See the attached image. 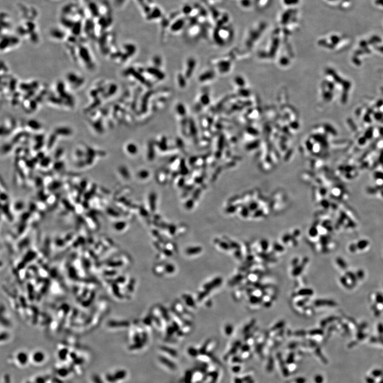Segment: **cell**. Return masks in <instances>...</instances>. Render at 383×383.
Masks as SVG:
<instances>
[{"label":"cell","mask_w":383,"mask_h":383,"mask_svg":"<svg viewBox=\"0 0 383 383\" xmlns=\"http://www.w3.org/2000/svg\"><path fill=\"white\" fill-rule=\"evenodd\" d=\"M66 81L68 87L72 89L77 90L83 86L85 79L76 72L70 71L66 75Z\"/></svg>","instance_id":"2"},{"label":"cell","mask_w":383,"mask_h":383,"mask_svg":"<svg viewBox=\"0 0 383 383\" xmlns=\"http://www.w3.org/2000/svg\"><path fill=\"white\" fill-rule=\"evenodd\" d=\"M27 125L29 127L34 130H39L42 127V125L38 121L36 120H30L27 122Z\"/></svg>","instance_id":"8"},{"label":"cell","mask_w":383,"mask_h":383,"mask_svg":"<svg viewBox=\"0 0 383 383\" xmlns=\"http://www.w3.org/2000/svg\"><path fill=\"white\" fill-rule=\"evenodd\" d=\"M55 132H57V133H58L60 134L61 135H66V136H69L72 134V130L70 128L66 126H61L57 127L55 129Z\"/></svg>","instance_id":"7"},{"label":"cell","mask_w":383,"mask_h":383,"mask_svg":"<svg viewBox=\"0 0 383 383\" xmlns=\"http://www.w3.org/2000/svg\"><path fill=\"white\" fill-rule=\"evenodd\" d=\"M373 376H375V377H378V376H381V374H382V372L379 370H375L373 371Z\"/></svg>","instance_id":"9"},{"label":"cell","mask_w":383,"mask_h":383,"mask_svg":"<svg viewBox=\"0 0 383 383\" xmlns=\"http://www.w3.org/2000/svg\"><path fill=\"white\" fill-rule=\"evenodd\" d=\"M19 43V39L18 37L11 36H3V37L1 38V51H6L7 50L13 47H16Z\"/></svg>","instance_id":"3"},{"label":"cell","mask_w":383,"mask_h":383,"mask_svg":"<svg viewBox=\"0 0 383 383\" xmlns=\"http://www.w3.org/2000/svg\"><path fill=\"white\" fill-rule=\"evenodd\" d=\"M77 49V59H79L84 66L89 70H93L95 67V64L94 58L92 55L91 52L87 47L83 45L79 46Z\"/></svg>","instance_id":"1"},{"label":"cell","mask_w":383,"mask_h":383,"mask_svg":"<svg viewBox=\"0 0 383 383\" xmlns=\"http://www.w3.org/2000/svg\"><path fill=\"white\" fill-rule=\"evenodd\" d=\"M15 360L18 366L25 367L30 362V354L23 350L18 351L15 355Z\"/></svg>","instance_id":"5"},{"label":"cell","mask_w":383,"mask_h":383,"mask_svg":"<svg viewBox=\"0 0 383 383\" xmlns=\"http://www.w3.org/2000/svg\"><path fill=\"white\" fill-rule=\"evenodd\" d=\"M47 360V354L42 350H35L30 354V362L35 365H43Z\"/></svg>","instance_id":"4"},{"label":"cell","mask_w":383,"mask_h":383,"mask_svg":"<svg viewBox=\"0 0 383 383\" xmlns=\"http://www.w3.org/2000/svg\"><path fill=\"white\" fill-rule=\"evenodd\" d=\"M50 35L53 39L59 41L63 40L64 38L66 37V35L64 30L58 28L52 29L50 32Z\"/></svg>","instance_id":"6"}]
</instances>
